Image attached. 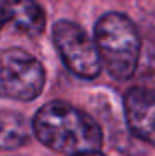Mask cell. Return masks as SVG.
I'll use <instances>...</instances> for the list:
<instances>
[{"label": "cell", "mask_w": 155, "mask_h": 156, "mask_svg": "<svg viewBox=\"0 0 155 156\" xmlns=\"http://www.w3.org/2000/svg\"><path fill=\"white\" fill-rule=\"evenodd\" d=\"M124 111L132 135L155 146V90L130 88L124 96Z\"/></svg>", "instance_id": "5"}, {"label": "cell", "mask_w": 155, "mask_h": 156, "mask_svg": "<svg viewBox=\"0 0 155 156\" xmlns=\"http://www.w3.org/2000/svg\"><path fill=\"white\" fill-rule=\"evenodd\" d=\"M45 70L32 53L10 48L0 53V96L32 101L42 93Z\"/></svg>", "instance_id": "3"}, {"label": "cell", "mask_w": 155, "mask_h": 156, "mask_svg": "<svg viewBox=\"0 0 155 156\" xmlns=\"http://www.w3.org/2000/svg\"><path fill=\"white\" fill-rule=\"evenodd\" d=\"M72 156H103L100 151H90V153H80V154H72Z\"/></svg>", "instance_id": "8"}, {"label": "cell", "mask_w": 155, "mask_h": 156, "mask_svg": "<svg viewBox=\"0 0 155 156\" xmlns=\"http://www.w3.org/2000/svg\"><path fill=\"white\" fill-rule=\"evenodd\" d=\"M3 25H7V20H5V15H3L2 7H0V30L3 28Z\"/></svg>", "instance_id": "9"}, {"label": "cell", "mask_w": 155, "mask_h": 156, "mask_svg": "<svg viewBox=\"0 0 155 156\" xmlns=\"http://www.w3.org/2000/svg\"><path fill=\"white\" fill-rule=\"evenodd\" d=\"M95 43L102 63L115 80H128L138 68L142 42L134 22L119 12H109L95 23Z\"/></svg>", "instance_id": "2"}, {"label": "cell", "mask_w": 155, "mask_h": 156, "mask_svg": "<svg viewBox=\"0 0 155 156\" xmlns=\"http://www.w3.org/2000/svg\"><path fill=\"white\" fill-rule=\"evenodd\" d=\"M30 138V125L13 110H0V150H17Z\"/></svg>", "instance_id": "7"}, {"label": "cell", "mask_w": 155, "mask_h": 156, "mask_svg": "<svg viewBox=\"0 0 155 156\" xmlns=\"http://www.w3.org/2000/svg\"><path fill=\"white\" fill-rule=\"evenodd\" d=\"M0 7L7 23L24 35L37 38L45 30V12L35 0H3Z\"/></svg>", "instance_id": "6"}, {"label": "cell", "mask_w": 155, "mask_h": 156, "mask_svg": "<svg viewBox=\"0 0 155 156\" xmlns=\"http://www.w3.org/2000/svg\"><path fill=\"white\" fill-rule=\"evenodd\" d=\"M32 131L43 146L67 156L98 151L103 141L100 126L90 115L60 100L37 111Z\"/></svg>", "instance_id": "1"}, {"label": "cell", "mask_w": 155, "mask_h": 156, "mask_svg": "<svg viewBox=\"0 0 155 156\" xmlns=\"http://www.w3.org/2000/svg\"><path fill=\"white\" fill-rule=\"evenodd\" d=\"M54 45L65 66L79 78L92 80L102 72V57L94 38L80 25L58 20L52 28Z\"/></svg>", "instance_id": "4"}]
</instances>
